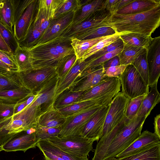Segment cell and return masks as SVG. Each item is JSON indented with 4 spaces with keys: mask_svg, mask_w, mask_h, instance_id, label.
Wrapping results in <instances>:
<instances>
[{
    "mask_svg": "<svg viewBox=\"0 0 160 160\" xmlns=\"http://www.w3.org/2000/svg\"><path fill=\"white\" fill-rule=\"evenodd\" d=\"M160 24V5L149 10L129 15H112L110 27L119 35L137 33L150 36Z\"/></svg>",
    "mask_w": 160,
    "mask_h": 160,
    "instance_id": "cell-1",
    "label": "cell"
},
{
    "mask_svg": "<svg viewBox=\"0 0 160 160\" xmlns=\"http://www.w3.org/2000/svg\"><path fill=\"white\" fill-rule=\"evenodd\" d=\"M71 38L61 35L29 49L33 69L57 68L67 56L74 53Z\"/></svg>",
    "mask_w": 160,
    "mask_h": 160,
    "instance_id": "cell-2",
    "label": "cell"
},
{
    "mask_svg": "<svg viewBox=\"0 0 160 160\" xmlns=\"http://www.w3.org/2000/svg\"><path fill=\"white\" fill-rule=\"evenodd\" d=\"M146 118L136 117L129 120L112 140L103 160L115 157L130 145L140 135Z\"/></svg>",
    "mask_w": 160,
    "mask_h": 160,
    "instance_id": "cell-3",
    "label": "cell"
},
{
    "mask_svg": "<svg viewBox=\"0 0 160 160\" xmlns=\"http://www.w3.org/2000/svg\"><path fill=\"white\" fill-rule=\"evenodd\" d=\"M42 113L41 108L32 102L22 111L14 114L6 123L3 128L5 135L11 139L18 133L35 128Z\"/></svg>",
    "mask_w": 160,
    "mask_h": 160,
    "instance_id": "cell-4",
    "label": "cell"
},
{
    "mask_svg": "<svg viewBox=\"0 0 160 160\" xmlns=\"http://www.w3.org/2000/svg\"><path fill=\"white\" fill-rule=\"evenodd\" d=\"M119 78L122 92L129 99L146 95L149 92V86L132 64L127 65Z\"/></svg>",
    "mask_w": 160,
    "mask_h": 160,
    "instance_id": "cell-5",
    "label": "cell"
},
{
    "mask_svg": "<svg viewBox=\"0 0 160 160\" xmlns=\"http://www.w3.org/2000/svg\"><path fill=\"white\" fill-rule=\"evenodd\" d=\"M46 140L62 150L79 157L87 158L93 149V142L81 135L60 138L54 137Z\"/></svg>",
    "mask_w": 160,
    "mask_h": 160,
    "instance_id": "cell-6",
    "label": "cell"
},
{
    "mask_svg": "<svg viewBox=\"0 0 160 160\" xmlns=\"http://www.w3.org/2000/svg\"><path fill=\"white\" fill-rule=\"evenodd\" d=\"M23 86L33 94L40 89L56 75V68H47L19 72Z\"/></svg>",
    "mask_w": 160,
    "mask_h": 160,
    "instance_id": "cell-7",
    "label": "cell"
},
{
    "mask_svg": "<svg viewBox=\"0 0 160 160\" xmlns=\"http://www.w3.org/2000/svg\"><path fill=\"white\" fill-rule=\"evenodd\" d=\"M104 106H95L66 117V121L61 128L58 137L62 138L80 135L87 123Z\"/></svg>",
    "mask_w": 160,
    "mask_h": 160,
    "instance_id": "cell-8",
    "label": "cell"
},
{
    "mask_svg": "<svg viewBox=\"0 0 160 160\" xmlns=\"http://www.w3.org/2000/svg\"><path fill=\"white\" fill-rule=\"evenodd\" d=\"M112 14L103 8L97 10L86 20L77 25L71 26L61 35L70 38L88 29L103 27H110Z\"/></svg>",
    "mask_w": 160,
    "mask_h": 160,
    "instance_id": "cell-9",
    "label": "cell"
},
{
    "mask_svg": "<svg viewBox=\"0 0 160 160\" xmlns=\"http://www.w3.org/2000/svg\"><path fill=\"white\" fill-rule=\"evenodd\" d=\"M129 100L122 92L112 99L109 104L101 137L108 134L124 118Z\"/></svg>",
    "mask_w": 160,
    "mask_h": 160,
    "instance_id": "cell-10",
    "label": "cell"
},
{
    "mask_svg": "<svg viewBox=\"0 0 160 160\" xmlns=\"http://www.w3.org/2000/svg\"><path fill=\"white\" fill-rule=\"evenodd\" d=\"M121 87L119 78L107 77L97 85L84 93L78 102L113 98L120 92Z\"/></svg>",
    "mask_w": 160,
    "mask_h": 160,
    "instance_id": "cell-11",
    "label": "cell"
},
{
    "mask_svg": "<svg viewBox=\"0 0 160 160\" xmlns=\"http://www.w3.org/2000/svg\"><path fill=\"white\" fill-rule=\"evenodd\" d=\"M107 77L103 64L83 72L69 88L73 91L87 92Z\"/></svg>",
    "mask_w": 160,
    "mask_h": 160,
    "instance_id": "cell-12",
    "label": "cell"
},
{
    "mask_svg": "<svg viewBox=\"0 0 160 160\" xmlns=\"http://www.w3.org/2000/svg\"><path fill=\"white\" fill-rule=\"evenodd\" d=\"M76 12H71L58 18L51 19L48 27L36 42L34 46L61 36L72 25Z\"/></svg>",
    "mask_w": 160,
    "mask_h": 160,
    "instance_id": "cell-13",
    "label": "cell"
},
{
    "mask_svg": "<svg viewBox=\"0 0 160 160\" xmlns=\"http://www.w3.org/2000/svg\"><path fill=\"white\" fill-rule=\"evenodd\" d=\"M146 49L149 87L158 82L160 75V36L152 38Z\"/></svg>",
    "mask_w": 160,
    "mask_h": 160,
    "instance_id": "cell-14",
    "label": "cell"
},
{
    "mask_svg": "<svg viewBox=\"0 0 160 160\" xmlns=\"http://www.w3.org/2000/svg\"><path fill=\"white\" fill-rule=\"evenodd\" d=\"M109 104L102 107L86 124L80 134L82 137L94 142L102 136Z\"/></svg>",
    "mask_w": 160,
    "mask_h": 160,
    "instance_id": "cell-15",
    "label": "cell"
},
{
    "mask_svg": "<svg viewBox=\"0 0 160 160\" xmlns=\"http://www.w3.org/2000/svg\"><path fill=\"white\" fill-rule=\"evenodd\" d=\"M39 141L35 132L28 133L27 131H23L17 133L2 146L5 152L21 151L25 152L29 149L35 148Z\"/></svg>",
    "mask_w": 160,
    "mask_h": 160,
    "instance_id": "cell-16",
    "label": "cell"
},
{
    "mask_svg": "<svg viewBox=\"0 0 160 160\" xmlns=\"http://www.w3.org/2000/svg\"><path fill=\"white\" fill-rule=\"evenodd\" d=\"M159 143H160V138L154 133L145 130L130 145L115 157L117 159H121Z\"/></svg>",
    "mask_w": 160,
    "mask_h": 160,
    "instance_id": "cell-17",
    "label": "cell"
},
{
    "mask_svg": "<svg viewBox=\"0 0 160 160\" xmlns=\"http://www.w3.org/2000/svg\"><path fill=\"white\" fill-rule=\"evenodd\" d=\"M38 4V0H33L13 26V34L18 42L26 35L33 22L37 11Z\"/></svg>",
    "mask_w": 160,
    "mask_h": 160,
    "instance_id": "cell-18",
    "label": "cell"
},
{
    "mask_svg": "<svg viewBox=\"0 0 160 160\" xmlns=\"http://www.w3.org/2000/svg\"><path fill=\"white\" fill-rule=\"evenodd\" d=\"M88 62L86 60H77L68 73L58 79L55 97L65 89L70 87L84 70Z\"/></svg>",
    "mask_w": 160,
    "mask_h": 160,
    "instance_id": "cell-19",
    "label": "cell"
},
{
    "mask_svg": "<svg viewBox=\"0 0 160 160\" xmlns=\"http://www.w3.org/2000/svg\"><path fill=\"white\" fill-rule=\"evenodd\" d=\"M113 98H110L80 102L62 108L59 111L65 117H67L95 106L107 105Z\"/></svg>",
    "mask_w": 160,
    "mask_h": 160,
    "instance_id": "cell-20",
    "label": "cell"
},
{
    "mask_svg": "<svg viewBox=\"0 0 160 160\" xmlns=\"http://www.w3.org/2000/svg\"><path fill=\"white\" fill-rule=\"evenodd\" d=\"M160 5L159 0H133L117 11L115 13L123 15L138 13L149 10Z\"/></svg>",
    "mask_w": 160,
    "mask_h": 160,
    "instance_id": "cell-21",
    "label": "cell"
},
{
    "mask_svg": "<svg viewBox=\"0 0 160 160\" xmlns=\"http://www.w3.org/2000/svg\"><path fill=\"white\" fill-rule=\"evenodd\" d=\"M66 119V117L53 107L40 116L37 124L48 128H61Z\"/></svg>",
    "mask_w": 160,
    "mask_h": 160,
    "instance_id": "cell-22",
    "label": "cell"
},
{
    "mask_svg": "<svg viewBox=\"0 0 160 160\" xmlns=\"http://www.w3.org/2000/svg\"><path fill=\"white\" fill-rule=\"evenodd\" d=\"M158 82L149 87H150V91L145 95L136 117L147 118L152 110L159 102L160 94L158 90Z\"/></svg>",
    "mask_w": 160,
    "mask_h": 160,
    "instance_id": "cell-23",
    "label": "cell"
},
{
    "mask_svg": "<svg viewBox=\"0 0 160 160\" xmlns=\"http://www.w3.org/2000/svg\"><path fill=\"white\" fill-rule=\"evenodd\" d=\"M33 94L24 86L14 90L0 92V102L17 104L26 100Z\"/></svg>",
    "mask_w": 160,
    "mask_h": 160,
    "instance_id": "cell-24",
    "label": "cell"
},
{
    "mask_svg": "<svg viewBox=\"0 0 160 160\" xmlns=\"http://www.w3.org/2000/svg\"><path fill=\"white\" fill-rule=\"evenodd\" d=\"M85 92L73 91L70 88H68L55 97L53 104V107L59 110L77 103Z\"/></svg>",
    "mask_w": 160,
    "mask_h": 160,
    "instance_id": "cell-25",
    "label": "cell"
},
{
    "mask_svg": "<svg viewBox=\"0 0 160 160\" xmlns=\"http://www.w3.org/2000/svg\"><path fill=\"white\" fill-rule=\"evenodd\" d=\"M105 1V0H90L88 2L82 6L80 9L76 12L71 26L81 23L97 10L104 8Z\"/></svg>",
    "mask_w": 160,
    "mask_h": 160,
    "instance_id": "cell-26",
    "label": "cell"
},
{
    "mask_svg": "<svg viewBox=\"0 0 160 160\" xmlns=\"http://www.w3.org/2000/svg\"><path fill=\"white\" fill-rule=\"evenodd\" d=\"M117 160H160V143L148 147Z\"/></svg>",
    "mask_w": 160,
    "mask_h": 160,
    "instance_id": "cell-27",
    "label": "cell"
},
{
    "mask_svg": "<svg viewBox=\"0 0 160 160\" xmlns=\"http://www.w3.org/2000/svg\"><path fill=\"white\" fill-rule=\"evenodd\" d=\"M109 36L86 40H79L75 38H71V45L73 49L77 60L82 59L85 52L91 47L99 41Z\"/></svg>",
    "mask_w": 160,
    "mask_h": 160,
    "instance_id": "cell-28",
    "label": "cell"
},
{
    "mask_svg": "<svg viewBox=\"0 0 160 160\" xmlns=\"http://www.w3.org/2000/svg\"><path fill=\"white\" fill-rule=\"evenodd\" d=\"M22 86L19 72L0 73V92L16 89Z\"/></svg>",
    "mask_w": 160,
    "mask_h": 160,
    "instance_id": "cell-29",
    "label": "cell"
},
{
    "mask_svg": "<svg viewBox=\"0 0 160 160\" xmlns=\"http://www.w3.org/2000/svg\"><path fill=\"white\" fill-rule=\"evenodd\" d=\"M13 54L19 72L33 68L32 60L28 50L18 46Z\"/></svg>",
    "mask_w": 160,
    "mask_h": 160,
    "instance_id": "cell-30",
    "label": "cell"
},
{
    "mask_svg": "<svg viewBox=\"0 0 160 160\" xmlns=\"http://www.w3.org/2000/svg\"><path fill=\"white\" fill-rule=\"evenodd\" d=\"M63 0H38L37 13L48 19H53Z\"/></svg>",
    "mask_w": 160,
    "mask_h": 160,
    "instance_id": "cell-31",
    "label": "cell"
},
{
    "mask_svg": "<svg viewBox=\"0 0 160 160\" xmlns=\"http://www.w3.org/2000/svg\"><path fill=\"white\" fill-rule=\"evenodd\" d=\"M116 34L115 30L112 27L106 26L88 29L73 38L79 40L90 39L110 36Z\"/></svg>",
    "mask_w": 160,
    "mask_h": 160,
    "instance_id": "cell-32",
    "label": "cell"
},
{
    "mask_svg": "<svg viewBox=\"0 0 160 160\" xmlns=\"http://www.w3.org/2000/svg\"><path fill=\"white\" fill-rule=\"evenodd\" d=\"M144 49L141 47L132 46L123 42L122 50L118 54L121 65L131 64L135 59Z\"/></svg>",
    "mask_w": 160,
    "mask_h": 160,
    "instance_id": "cell-33",
    "label": "cell"
},
{
    "mask_svg": "<svg viewBox=\"0 0 160 160\" xmlns=\"http://www.w3.org/2000/svg\"><path fill=\"white\" fill-rule=\"evenodd\" d=\"M123 42L132 46L146 48L152 38L149 36L137 33H129L119 35Z\"/></svg>",
    "mask_w": 160,
    "mask_h": 160,
    "instance_id": "cell-34",
    "label": "cell"
},
{
    "mask_svg": "<svg viewBox=\"0 0 160 160\" xmlns=\"http://www.w3.org/2000/svg\"><path fill=\"white\" fill-rule=\"evenodd\" d=\"M90 0H63L56 10L53 19L58 18L71 12H77L82 6L86 4Z\"/></svg>",
    "mask_w": 160,
    "mask_h": 160,
    "instance_id": "cell-35",
    "label": "cell"
},
{
    "mask_svg": "<svg viewBox=\"0 0 160 160\" xmlns=\"http://www.w3.org/2000/svg\"><path fill=\"white\" fill-rule=\"evenodd\" d=\"M0 23L13 33L11 0H1Z\"/></svg>",
    "mask_w": 160,
    "mask_h": 160,
    "instance_id": "cell-36",
    "label": "cell"
},
{
    "mask_svg": "<svg viewBox=\"0 0 160 160\" xmlns=\"http://www.w3.org/2000/svg\"><path fill=\"white\" fill-rule=\"evenodd\" d=\"M146 56V49L145 48L135 59L131 64L136 68L146 84L149 86V74Z\"/></svg>",
    "mask_w": 160,
    "mask_h": 160,
    "instance_id": "cell-37",
    "label": "cell"
},
{
    "mask_svg": "<svg viewBox=\"0 0 160 160\" xmlns=\"http://www.w3.org/2000/svg\"><path fill=\"white\" fill-rule=\"evenodd\" d=\"M38 143L63 160H89L88 157H82L65 152L46 140H39Z\"/></svg>",
    "mask_w": 160,
    "mask_h": 160,
    "instance_id": "cell-38",
    "label": "cell"
},
{
    "mask_svg": "<svg viewBox=\"0 0 160 160\" xmlns=\"http://www.w3.org/2000/svg\"><path fill=\"white\" fill-rule=\"evenodd\" d=\"M33 1V0H11L13 26L27 8Z\"/></svg>",
    "mask_w": 160,
    "mask_h": 160,
    "instance_id": "cell-39",
    "label": "cell"
},
{
    "mask_svg": "<svg viewBox=\"0 0 160 160\" xmlns=\"http://www.w3.org/2000/svg\"><path fill=\"white\" fill-rule=\"evenodd\" d=\"M77 60L75 54L66 56L56 68L57 74L59 79L64 77L74 65Z\"/></svg>",
    "mask_w": 160,
    "mask_h": 160,
    "instance_id": "cell-40",
    "label": "cell"
},
{
    "mask_svg": "<svg viewBox=\"0 0 160 160\" xmlns=\"http://www.w3.org/2000/svg\"><path fill=\"white\" fill-rule=\"evenodd\" d=\"M145 95L129 99L127 105L125 116L129 120L135 118L141 108Z\"/></svg>",
    "mask_w": 160,
    "mask_h": 160,
    "instance_id": "cell-41",
    "label": "cell"
},
{
    "mask_svg": "<svg viewBox=\"0 0 160 160\" xmlns=\"http://www.w3.org/2000/svg\"><path fill=\"white\" fill-rule=\"evenodd\" d=\"M120 38L119 35L116 34L100 41L89 49L80 61H83L97 51L113 42Z\"/></svg>",
    "mask_w": 160,
    "mask_h": 160,
    "instance_id": "cell-42",
    "label": "cell"
},
{
    "mask_svg": "<svg viewBox=\"0 0 160 160\" xmlns=\"http://www.w3.org/2000/svg\"><path fill=\"white\" fill-rule=\"evenodd\" d=\"M35 132L37 138L39 140H46L52 137H58L61 128H50L37 124Z\"/></svg>",
    "mask_w": 160,
    "mask_h": 160,
    "instance_id": "cell-43",
    "label": "cell"
},
{
    "mask_svg": "<svg viewBox=\"0 0 160 160\" xmlns=\"http://www.w3.org/2000/svg\"><path fill=\"white\" fill-rule=\"evenodd\" d=\"M0 34L13 54L19 46L13 33L0 23Z\"/></svg>",
    "mask_w": 160,
    "mask_h": 160,
    "instance_id": "cell-44",
    "label": "cell"
},
{
    "mask_svg": "<svg viewBox=\"0 0 160 160\" xmlns=\"http://www.w3.org/2000/svg\"><path fill=\"white\" fill-rule=\"evenodd\" d=\"M123 42L119 38L113 42L97 51L85 60L88 62V64L92 61L99 58L106 53L114 51L119 47L123 46Z\"/></svg>",
    "mask_w": 160,
    "mask_h": 160,
    "instance_id": "cell-45",
    "label": "cell"
},
{
    "mask_svg": "<svg viewBox=\"0 0 160 160\" xmlns=\"http://www.w3.org/2000/svg\"><path fill=\"white\" fill-rule=\"evenodd\" d=\"M123 47V46L119 47L114 51L107 53L90 62L87 66L83 72L103 64L111 58L118 55L122 51Z\"/></svg>",
    "mask_w": 160,
    "mask_h": 160,
    "instance_id": "cell-46",
    "label": "cell"
},
{
    "mask_svg": "<svg viewBox=\"0 0 160 160\" xmlns=\"http://www.w3.org/2000/svg\"><path fill=\"white\" fill-rule=\"evenodd\" d=\"M16 104H9L0 102V123L11 118L14 114Z\"/></svg>",
    "mask_w": 160,
    "mask_h": 160,
    "instance_id": "cell-47",
    "label": "cell"
},
{
    "mask_svg": "<svg viewBox=\"0 0 160 160\" xmlns=\"http://www.w3.org/2000/svg\"><path fill=\"white\" fill-rule=\"evenodd\" d=\"M0 60L19 72L18 66L12 53L0 50Z\"/></svg>",
    "mask_w": 160,
    "mask_h": 160,
    "instance_id": "cell-48",
    "label": "cell"
},
{
    "mask_svg": "<svg viewBox=\"0 0 160 160\" xmlns=\"http://www.w3.org/2000/svg\"><path fill=\"white\" fill-rule=\"evenodd\" d=\"M127 65H120L105 69V74L107 77L119 78Z\"/></svg>",
    "mask_w": 160,
    "mask_h": 160,
    "instance_id": "cell-49",
    "label": "cell"
},
{
    "mask_svg": "<svg viewBox=\"0 0 160 160\" xmlns=\"http://www.w3.org/2000/svg\"><path fill=\"white\" fill-rule=\"evenodd\" d=\"M51 20L37 13L33 23L38 26L43 32L48 27Z\"/></svg>",
    "mask_w": 160,
    "mask_h": 160,
    "instance_id": "cell-50",
    "label": "cell"
},
{
    "mask_svg": "<svg viewBox=\"0 0 160 160\" xmlns=\"http://www.w3.org/2000/svg\"><path fill=\"white\" fill-rule=\"evenodd\" d=\"M37 147L42 153L45 160H63L60 157L50 151L38 143Z\"/></svg>",
    "mask_w": 160,
    "mask_h": 160,
    "instance_id": "cell-51",
    "label": "cell"
},
{
    "mask_svg": "<svg viewBox=\"0 0 160 160\" xmlns=\"http://www.w3.org/2000/svg\"><path fill=\"white\" fill-rule=\"evenodd\" d=\"M120 65V59L118 55L111 58L103 64L104 69Z\"/></svg>",
    "mask_w": 160,
    "mask_h": 160,
    "instance_id": "cell-52",
    "label": "cell"
},
{
    "mask_svg": "<svg viewBox=\"0 0 160 160\" xmlns=\"http://www.w3.org/2000/svg\"><path fill=\"white\" fill-rule=\"evenodd\" d=\"M119 0H105L104 8L109 11L112 15L116 12V7Z\"/></svg>",
    "mask_w": 160,
    "mask_h": 160,
    "instance_id": "cell-53",
    "label": "cell"
},
{
    "mask_svg": "<svg viewBox=\"0 0 160 160\" xmlns=\"http://www.w3.org/2000/svg\"><path fill=\"white\" fill-rule=\"evenodd\" d=\"M154 133L160 138V114L157 115L154 118Z\"/></svg>",
    "mask_w": 160,
    "mask_h": 160,
    "instance_id": "cell-54",
    "label": "cell"
},
{
    "mask_svg": "<svg viewBox=\"0 0 160 160\" xmlns=\"http://www.w3.org/2000/svg\"><path fill=\"white\" fill-rule=\"evenodd\" d=\"M9 72H18L0 60V73H6Z\"/></svg>",
    "mask_w": 160,
    "mask_h": 160,
    "instance_id": "cell-55",
    "label": "cell"
},
{
    "mask_svg": "<svg viewBox=\"0 0 160 160\" xmlns=\"http://www.w3.org/2000/svg\"><path fill=\"white\" fill-rule=\"evenodd\" d=\"M27 100L16 104L14 108V114L19 112L27 107L26 104Z\"/></svg>",
    "mask_w": 160,
    "mask_h": 160,
    "instance_id": "cell-56",
    "label": "cell"
},
{
    "mask_svg": "<svg viewBox=\"0 0 160 160\" xmlns=\"http://www.w3.org/2000/svg\"><path fill=\"white\" fill-rule=\"evenodd\" d=\"M0 50L12 53L0 34ZM13 54V53H12Z\"/></svg>",
    "mask_w": 160,
    "mask_h": 160,
    "instance_id": "cell-57",
    "label": "cell"
},
{
    "mask_svg": "<svg viewBox=\"0 0 160 160\" xmlns=\"http://www.w3.org/2000/svg\"><path fill=\"white\" fill-rule=\"evenodd\" d=\"M133 0H119L116 7V12L118 10L123 8Z\"/></svg>",
    "mask_w": 160,
    "mask_h": 160,
    "instance_id": "cell-58",
    "label": "cell"
},
{
    "mask_svg": "<svg viewBox=\"0 0 160 160\" xmlns=\"http://www.w3.org/2000/svg\"><path fill=\"white\" fill-rule=\"evenodd\" d=\"M104 160H117V159L115 157H113L107 158Z\"/></svg>",
    "mask_w": 160,
    "mask_h": 160,
    "instance_id": "cell-59",
    "label": "cell"
},
{
    "mask_svg": "<svg viewBox=\"0 0 160 160\" xmlns=\"http://www.w3.org/2000/svg\"><path fill=\"white\" fill-rule=\"evenodd\" d=\"M3 149L2 145H0V152L2 151H3Z\"/></svg>",
    "mask_w": 160,
    "mask_h": 160,
    "instance_id": "cell-60",
    "label": "cell"
},
{
    "mask_svg": "<svg viewBox=\"0 0 160 160\" xmlns=\"http://www.w3.org/2000/svg\"><path fill=\"white\" fill-rule=\"evenodd\" d=\"M1 0H0V2Z\"/></svg>",
    "mask_w": 160,
    "mask_h": 160,
    "instance_id": "cell-61",
    "label": "cell"
}]
</instances>
